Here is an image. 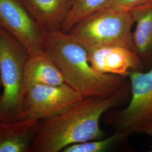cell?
<instances>
[{"mask_svg": "<svg viewBox=\"0 0 152 152\" xmlns=\"http://www.w3.org/2000/svg\"><path fill=\"white\" fill-rule=\"evenodd\" d=\"M126 83L108 98H84L64 113L40 121L30 152H59L70 145L103 138L101 117L129 94Z\"/></svg>", "mask_w": 152, "mask_h": 152, "instance_id": "1", "label": "cell"}, {"mask_svg": "<svg viewBox=\"0 0 152 152\" xmlns=\"http://www.w3.org/2000/svg\"><path fill=\"white\" fill-rule=\"evenodd\" d=\"M43 50L59 69L65 83L85 98H108L126 83L124 77L94 70L87 50L61 29L46 32Z\"/></svg>", "mask_w": 152, "mask_h": 152, "instance_id": "2", "label": "cell"}, {"mask_svg": "<svg viewBox=\"0 0 152 152\" xmlns=\"http://www.w3.org/2000/svg\"><path fill=\"white\" fill-rule=\"evenodd\" d=\"M130 12L104 7L85 16L68 33L87 51L109 46L134 51Z\"/></svg>", "mask_w": 152, "mask_h": 152, "instance_id": "3", "label": "cell"}, {"mask_svg": "<svg viewBox=\"0 0 152 152\" xmlns=\"http://www.w3.org/2000/svg\"><path fill=\"white\" fill-rule=\"evenodd\" d=\"M29 57L27 49L16 38L0 27V121L23 118L24 69Z\"/></svg>", "mask_w": 152, "mask_h": 152, "instance_id": "4", "label": "cell"}, {"mask_svg": "<svg viewBox=\"0 0 152 152\" xmlns=\"http://www.w3.org/2000/svg\"><path fill=\"white\" fill-rule=\"evenodd\" d=\"M131 98L128 105L110 114L108 123L129 136L144 134L152 137V67L147 72L131 71Z\"/></svg>", "mask_w": 152, "mask_h": 152, "instance_id": "5", "label": "cell"}, {"mask_svg": "<svg viewBox=\"0 0 152 152\" xmlns=\"http://www.w3.org/2000/svg\"><path fill=\"white\" fill-rule=\"evenodd\" d=\"M67 83L53 86L38 85L25 94L23 103V120H48L72 108L84 99Z\"/></svg>", "mask_w": 152, "mask_h": 152, "instance_id": "6", "label": "cell"}, {"mask_svg": "<svg viewBox=\"0 0 152 152\" xmlns=\"http://www.w3.org/2000/svg\"><path fill=\"white\" fill-rule=\"evenodd\" d=\"M0 27L16 38L27 49L29 55L44 51L46 32L22 0H0Z\"/></svg>", "mask_w": 152, "mask_h": 152, "instance_id": "7", "label": "cell"}, {"mask_svg": "<svg viewBox=\"0 0 152 152\" xmlns=\"http://www.w3.org/2000/svg\"><path fill=\"white\" fill-rule=\"evenodd\" d=\"M87 52L88 59L92 68L99 73L126 78L130 71H144V67L140 57L130 49L109 46Z\"/></svg>", "mask_w": 152, "mask_h": 152, "instance_id": "8", "label": "cell"}, {"mask_svg": "<svg viewBox=\"0 0 152 152\" xmlns=\"http://www.w3.org/2000/svg\"><path fill=\"white\" fill-rule=\"evenodd\" d=\"M65 83L58 67L44 51L29 55L24 69V94L38 85L57 86Z\"/></svg>", "mask_w": 152, "mask_h": 152, "instance_id": "9", "label": "cell"}, {"mask_svg": "<svg viewBox=\"0 0 152 152\" xmlns=\"http://www.w3.org/2000/svg\"><path fill=\"white\" fill-rule=\"evenodd\" d=\"M136 24L133 32L134 51L145 68L152 67V0L130 10Z\"/></svg>", "mask_w": 152, "mask_h": 152, "instance_id": "10", "label": "cell"}, {"mask_svg": "<svg viewBox=\"0 0 152 152\" xmlns=\"http://www.w3.org/2000/svg\"><path fill=\"white\" fill-rule=\"evenodd\" d=\"M40 121H0V152H30Z\"/></svg>", "mask_w": 152, "mask_h": 152, "instance_id": "11", "label": "cell"}, {"mask_svg": "<svg viewBox=\"0 0 152 152\" xmlns=\"http://www.w3.org/2000/svg\"><path fill=\"white\" fill-rule=\"evenodd\" d=\"M22 1L46 32L61 29L71 8V0Z\"/></svg>", "mask_w": 152, "mask_h": 152, "instance_id": "12", "label": "cell"}, {"mask_svg": "<svg viewBox=\"0 0 152 152\" xmlns=\"http://www.w3.org/2000/svg\"><path fill=\"white\" fill-rule=\"evenodd\" d=\"M108 0H71V8L61 30L68 33L85 16L104 8Z\"/></svg>", "mask_w": 152, "mask_h": 152, "instance_id": "13", "label": "cell"}, {"mask_svg": "<svg viewBox=\"0 0 152 152\" xmlns=\"http://www.w3.org/2000/svg\"><path fill=\"white\" fill-rule=\"evenodd\" d=\"M129 136L122 131L116 130L112 135L105 139L85 141L70 145L63 152H104L117 145Z\"/></svg>", "mask_w": 152, "mask_h": 152, "instance_id": "14", "label": "cell"}, {"mask_svg": "<svg viewBox=\"0 0 152 152\" xmlns=\"http://www.w3.org/2000/svg\"><path fill=\"white\" fill-rule=\"evenodd\" d=\"M148 0H108L104 7L120 11H129Z\"/></svg>", "mask_w": 152, "mask_h": 152, "instance_id": "15", "label": "cell"}, {"mask_svg": "<svg viewBox=\"0 0 152 152\" xmlns=\"http://www.w3.org/2000/svg\"><path fill=\"white\" fill-rule=\"evenodd\" d=\"M2 86V82H1V78H0V87Z\"/></svg>", "mask_w": 152, "mask_h": 152, "instance_id": "16", "label": "cell"}, {"mask_svg": "<svg viewBox=\"0 0 152 152\" xmlns=\"http://www.w3.org/2000/svg\"><path fill=\"white\" fill-rule=\"evenodd\" d=\"M151 152H152V150H151Z\"/></svg>", "mask_w": 152, "mask_h": 152, "instance_id": "17", "label": "cell"}]
</instances>
